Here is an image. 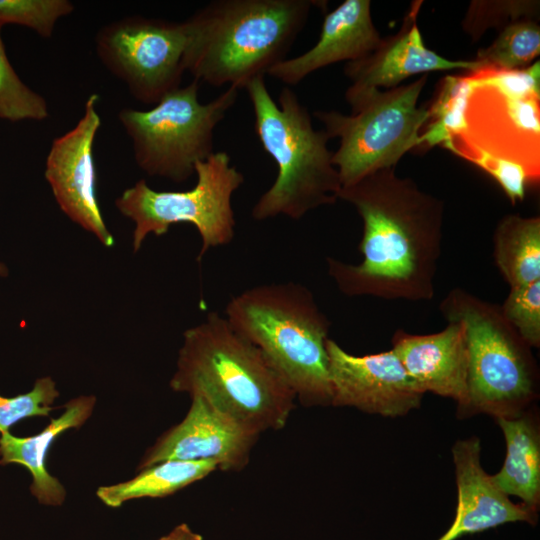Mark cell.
Listing matches in <instances>:
<instances>
[{"label": "cell", "mask_w": 540, "mask_h": 540, "mask_svg": "<svg viewBox=\"0 0 540 540\" xmlns=\"http://www.w3.org/2000/svg\"><path fill=\"white\" fill-rule=\"evenodd\" d=\"M363 223L358 264L328 257L327 272L349 297L430 301L442 252L444 202L395 169L341 187Z\"/></svg>", "instance_id": "obj_1"}, {"label": "cell", "mask_w": 540, "mask_h": 540, "mask_svg": "<svg viewBox=\"0 0 540 540\" xmlns=\"http://www.w3.org/2000/svg\"><path fill=\"white\" fill-rule=\"evenodd\" d=\"M170 387L203 397L257 434L283 428L296 399L263 353L217 312L184 332Z\"/></svg>", "instance_id": "obj_2"}, {"label": "cell", "mask_w": 540, "mask_h": 540, "mask_svg": "<svg viewBox=\"0 0 540 540\" xmlns=\"http://www.w3.org/2000/svg\"><path fill=\"white\" fill-rule=\"evenodd\" d=\"M317 0H215L185 20L186 72L214 87L245 89L286 55Z\"/></svg>", "instance_id": "obj_3"}, {"label": "cell", "mask_w": 540, "mask_h": 540, "mask_svg": "<svg viewBox=\"0 0 540 540\" xmlns=\"http://www.w3.org/2000/svg\"><path fill=\"white\" fill-rule=\"evenodd\" d=\"M224 316L263 353L301 404L331 405L326 349L331 323L306 286L283 282L251 287L228 302Z\"/></svg>", "instance_id": "obj_4"}, {"label": "cell", "mask_w": 540, "mask_h": 540, "mask_svg": "<svg viewBox=\"0 0 540 540\" xmlns=\"http://www.w3.org/2000/svg\"><path fill=\"white\" fill-rule=\"evenodd\" d=\"M245 89L258 139L277 166L275 181L252 208L253 219L282 215L299 220L314 209L334 204L341 183L325 130L313 127L307 108L290 87L281 90L278 104L264 76L250 81Z\"/></svg>", "instance_id": "obj_5"}, {"label": "cell", "mask_w": 540, "mask_h": 540, "mask_svg": "<svg viewBox=\"0 0 540 540\" xmlns=\"http://www.w3.org/2000/svg\"><path fill=\"white\" fill-rule=\"evenodd\" d=\"M439 311L447 322L460 323L466 337L467 392L457 417L512 418L534 407L539 397L537 362L500 306L455 287L442 299Z\"/></svg>", "instance_id": "obj_6"}, {"label": "cell", "mask_w": 540, "mask_h": 540, "mask_svg": "<svg viewBox=\"0 0 540 540\" xmlns=\"http://www.w3.org/2000/svg\"><path fill=\"white\" fill-rule=\"evenodd\" d=\"M461 129L443 147L490 175L512 205L540 180V95H518L467 71Z\"/></svg>", "instance_id": "obj_7"}, {"label": "cell", "mask_w": 540, "mask_h": 540, "mask_svg": "<svg viewBox=\"0 0 540 540\" xmlns=\"http://www.w3.org/2000/svg\"><path fill=\"white\" fill-rule=\"evenodd\" d=\"M427 75L415 81L382 91L345 96L351 114L315 111L331 138L340 144L332 162L341 187L356 183L382 169H395L409 151L420 148V134L428 120V105L417 102Z\"/></svg>", "instance_id": "obj_8"}, {"label": "cell", "mask_w": 540, "mask_h": 540, "mask_svg": "<svg viewBox=\"0 0 540 540\" xmlns=\"http://www.w3.org/2000/svg\"><path fill=\"white\" fill-rule=\"evenodd\" d=\"M199 82L179 87L149 110L123 108L119 121L130 137L138 167L150 176L182 183L214 153V131L235 104L239 90L227 87L206 104Z\"/></svg>", "instance_id": "obj_9"}, {"label": "cell", "mask_w": 540, "mask_h": 540, "mask_svg": "<svg viewBox=\"0 0 540 540\" xmlns=\"http://www.w3.org/2000/svg\"><path fill=\"white\" fill-rule=\"evenodd\" d=\"M195 174L196 184L187 191H156L141 179L116 199L117 209L135 223L134 252L148 234L164 235L177 223H189L197 229L202 240L198 261L210 248L233 240L236 221L232 196L243 184V174L231 165L224 151L199 162Z\"/></svg>", "instance_id": "obj_10"}, {"label": "cell", "mask_w": 540, "mask_h": 540, "mask_svg": "<svg viewBox=\"0 0 540 540\" xmlns=\"http://www.w3.org/2000/svg\"><path fill=\"white\" fill-rule=\"evenodd\" d=\"M102 64L147 105L181 87L188 45L186 22L131 16L102 27L96 35Z\"/></svg>", "instance_id": "obj_11"}, {"label": "cell", "mask_w": 540, "mask_h": 540, "mask_svg": "<svg viewBox=\"0 0 540 540\" xmlns=\"http://www.w3.org/2000/svg\"><path fill=\"white\" fill-rule=\"evenodd\" d=\"M98 99L97 94H91L77 124L52 141L44 176L60 209L104 246L111 247L114 237L104 222L96 195L93 144L101 126Z\"/></svg>", "instance_id": "obj_12"}, {"label": "cell", "mask_w": 540, "mask_h": 540, "mask_svg": "<svg viewBox=\"0 0 540 540\" xmlns=\"http://www.w3.org/2000/svg\"><path fill=\"white\" fill-rule=\"evenodd\" d=\"M326 349L332 406L384 417L404 416L420 407L424 393L392 349L356 356L330 338Z\"/></svg>", "instance_id": "obj_13"}, {"label": "cell", "mask_w": 540, "mask_h": 540, "mask_svg": "<svg viewBox=\"0 0 540 540\" xmlns=\"http://www.w3.org/2000/svg\"><path fill=\"white\" fill-rule=\"evenodd\" d=\"M191 399L184 419L145 453L138 470L171 460H213L222 471H237L248 463L259 434L203 397L193 395Z\"/></svg>", "instance_id": "obj_14"}, {"label": "cell", "mask_w": 540, "mask_h": 540, "mask_svg": "<svg viewBox=\"0 0 540 540\" xmlns=\"http://www.w3.org/2000/svg\"><path fill=\"white\" fill-rule=\"evenodd\" d=\"M421 6L422 1L412 2L397 33L383 38L368 56L345 64L344 74L351 81L345 96L359 95L381 87L395 88L406 78L418 74L481 68L474 60H450L426 47L417 24Z\"/></svg>", "instance_id": "obj_15"}, {"label": "cell", "mask_w": 540, "mask_h": 540, "mask_svg": "<svg viewBox=\"0 0 540 540\" xmlns=\"http://www.w3.org/2000/svg\"><path fill=\"white\" fill-rule=\"evenodd\" d=\"M458 501L454 520L437 540H457L511 522L536 525L538 510L513 503L493 483L481 465V442L476 436L452 447Z\"/></svg>", "instance_id": "obj_16"}, {"label": "cell", "mask_w": 540, "mask_h": 540, "mask_svg": "<svg viewBox=\"0 0 540 540\" xmlns=\"http://www.w3.org/2000/svg\"><path fill=\"white\" fill-rule=\"evenodd\" d=\"M371 16L370 0H345L324 17L316 44L303 54L284 59L267 72L295 86L309 74L328 65L360 60L382 42Z\"/></svg>", "instance_id": "obj_17"}, {"label": "cell", "mask_w": 540, "mask_h": 540, "mask_svg": "<svg viewBox=\"0 0 540 540\" xmlns=\"http://www.w3.org/2000/svg\"><path fill=\"white\" fill-rule=\"evenodd\" d=\"M392 350L420 390L453 399L462 405L467 392L468 350L458 322H447L432 334L394 332Z\"/></svg>", "instance_id": "obj_18"}, {"label": "cell", "mask_w": 540, "mask_h": 540, "mask_svg": "<svg viewBox=\"0 0 540 540\" xmlns=\"http://www.w3.org/2000/svg\"><path fill=\"white\" fill-rule=\"evenodd\" d=\"M96 399L79 396L64 405V412L38 434L17 437L10 432L0 436V465L18 464L26 467L32 475L30 491L39 503L61 505L66 491L61 482L46 467L50 447L57 437L69 429L80 428L91 416Z\"/></svg>", "instance_id": "obj_19"}, {"label": "cell", "mask_w": 540, "mask_h": 540, "mask_svg": "<svg viewBox=\"0 0 540 540\" xmlns=\"http://www.w3.org/2000/svg\"><path fill=\"white\" fill-rule=\"evenodd\" d=\"M506 442L502 468L491 476L505 495L539 510L540 506V422L534 408L512 418H495Z\"/></svg>", "instance_id": "obj_20"}, {"label": "cell", "mask_w": 540, "mask_h": 540, "mask_svg": "<svg viewBox=\"0 0 540 540\" xmlns=\"http://www.w3.org/2000/svg\"><path fill=\"white\" fill-rule=\"evenodd\" d=\"M493 258L510 287L540 280V217L503 216L493 233Z\"/></svg>", "instance_id": "obj_21"}, {"label": "cell", "mask_w": 540, "mask_h": 540, "mask_svg": "<svg viewBox=\"0 0 540 540\" xmlns=\"http://www.w3.org/2000/svg\"><path fill=\"white\" fill-rule=\"evenodd\" d=\"M218 469L213 460L164 461L141 469L127 481L101 486L96 495L106 506L117 508L133 499L169 496Z\"/></svg>", "instance_id": "obj_22"}, {"label": "cell", "mask_w": 540, "mask_h": 540, "mask_svg": "<svg viewBox=\"0 0 540 540\" xmlns=\"http://www.w3.org/2000/svg\"><path fill=\"white\" fill-rule=\"evenodd\" d=\"M540 54V26L536 19H523L499 31L486 48L479 49L473 59L480 69L495 71L522 70Z\"/></svg>", "instance_id": "obj_23"}, {"label": "cell", "mask_w": 540, "mask_h": 540, "mask_svg": "<svg viewBox=\"0 0 540 540\" xmlns=\"http://www.w3.org/2000/svg\"><path fill=\"white\" fill-rule=\"evenodd\" d=\"M471 86L468 72L448 75L438 85L428 105V120L421 130L420 148L444 147L463 124V110Z\"/></svg>", "instance_id": "obj_24"}, {"label": "cell", "mask_w": 540, "mask_h": 540, "mask_svg": "<svg viewBox=\"0 0 540 540\" xmlns=\"http://www.w3.org/2000/svg\"><path fill=\"white\" fill-rule=\"evenodd\" d=\"M540 2L535 0H473L462 21L463 30L474 40L496 28L499 31L523 19L539 20Z\"/></svg>", "instance_id": "obj_25"}, {"label": "cell", "mask_w": 540, "mask_h": 540, "mask_svg": "<svg viewBox=\"0 0 540 540\" xmlns=\"http://www.w3.org/2000/svg\"><path fill=\"white\" fill-rule=\"evenodd\" d=\"M46 100L24 84L11 66L1 38L0 26V118L9 121L48 117Z\"/></svg>", "instance_id": "obj_26"}, {"label": "cell", "mask_w": 540, "mask_h": 540, "mask_svg": "<svg viewBox=\"0 0 540 540\" xmlns=\"http://www.w3.org/2000/svg\"><path fill=\"white\" fill-rule=\"evenodd\" d=\"M73 10L68 0H0V26L19 24L49 38L57 21Z\"/></svg>", "instance_id": "obj_27"}, {"label": "cell", "mask_w": 540, "mask_h": 540, "mask_svg": "<svg viewBox=\"0 0 540 540\" xmlns=\"http://www.w3.org/2000/svg\"><path fill=\"white\" fill-rule=\"evenodd\" d=\"M501 313L531 348L540 347V280L510 287Z\"/></svg>", "instance_id": "obj_28"}, {"label": "cell", "mask_w": 540, "mask_h": 540, "mask_svg": "<svg viewBox=\"0 0 540 540\" xmlns=\"http://www.w3.org/2000/svg\"><path fill=\"white\" fill-rule=\"evenodd\" d=\"M58 396L56 384L49 376L37 379L27 393L13 397L0 395V436L23 419L49 416Z\"/></svg>", "instance_id": "obj_29"}, {"label": "cell", "mask_w": 540, "mask_h": 540, "mask_svg": "<svg viewBox=\"0 0 540 540\" xmlns=\"http://www.w3.org/2000/svg\"><path fill=\"white\" fill-rule=\"evenodd\" d=\"M158 540H203L202 536L194 532L187 524L176 526L169 534Z\"/></svg>", "instance_id": "obj_30"}, {"label": "cell", "mask_w": 540, "mask_h": 540, "mask_svg": "<svg viewBox=\"0 0 540 540\" xmlns=\"http://www.w3.org/2000/svg\"><path fill=\"white\" fill-rule=\"evenodd\" d=\"M7 275H8V268L3 263H0V276L6 277Z\"/></svg>", "instance_id": "obj_31"}]
</instances>
